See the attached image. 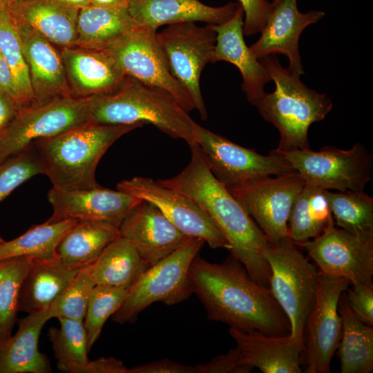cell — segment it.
<instances>
[{
	"label": "cell",
	"mask_w": 373,
	"mask_h": 373,
	"mask_svg": "<svg viewBox=\"0 0 373 373\" xmlns=\"http://www.w3.org/2000/svg\"><path fill=\"white\" fill-rule=\"evenodd\" d=\"M189 279L209 321L267 336L290 334L289 318L270 288L256 282L231 254L218 264L205 260L198 254L190 266Z\"/></svg>",
	"instance_id": "obj_1"
},
{
	"label": "cell",
	"mask_w": 373,
	"mask_h": 373,
	"mask_svg": "<svg viewBox=\"0 0 373 373\" xmlns=\"http://www.w3.org/2000/svg\"><path fill=\"white\" fill-rule=\"evenodd\" d=\"M178 175L157 181L192 200L211 219L237 258L258 283L269 287L271 270L263 252L268 240L243 205L210 171L197 144Z\"/></svg>",
	"instance_id": "obj_2"
},
{
	"label": "cell",
	"mask_w": 373,
	"mask_h": 373,
	"mask_svg": "<svg viewBox=\"0 0 373 373\" xmlns=\"http://www.w3.org/2000/svg\"><path fill=\"white\" fill-rule=\"evenodd\" d=\"M142 126L88 122L30 144L53 187L90 189L100 186L95 172L107 150L122 136Z\"/></svg>",
	"instance_id": "obj_3"
},
{
	"label": "cell",
	"mask_w": 373,
	"mask_h": 373,
	"mask_svg": "<svg viewBox=\"0 0 373 373\" xmlns=\"http://www.w3.org/2000/svg\"><path fill=\"white\" fill-rule=\"evenodd\" d=\"M90 122L99 124H151L189 146L197 144V123L170 94L126 76L115 91L88 97Z\"/></svg>",
	"instance_id": "obj_4"
},
{
	"label": "cell",
	"mask_w": 373,
	"mask_h": 373,
	"mask_svg": "<svg viewBox=\"0 0 373 373\" xmlns=\"http://www.w3.org/2000/svg\"><path fill=\"white\" fill-rule=\"evenodd\" d=\"M267 68L275 90L265 93L255 106L260 115L279 131L276 151L310 149L308 130L331 111L332 102L303 84L297 73L281 66L276 55L259 59Z\"/></svg>",
	"instance_id": "obj_5"
},
{
	"label": "cell",
	"mask_w": 373,
	"mask_h": 373,
	"mask_svg": "<svg viewBox=\"0 0 373 373\" xmlns=\"http://www.w3.org/2000/svg\"><path fill=\"white\" fill-rule=\"evenodd\" d=\"M204 243L200 238H188L175 251L149 267L128 290L112 320L119 324L133 323L153 303L173 305L188 299L193 294L190 266Z\"/></svg>",
	"instance_id": "obj_6"
},
{
	"label": "cell",
	"mask_w": 373,
	"mask_h": 373,
	"mask_svg": "<svg viewBox=\"0 0 373 373\" xmlns=\"http://www.w3.org/2000/svg\"><path fill=\"white\" fill-rule=\"evenodd\" d=\"M271 270L269 288L291 325L290 334L304 336L316 300L319 271L288 238L263 252Z\"/></svg>",
	"instance_id": "obj_7"
},
{
	"label": "cell",
	"mask_w": 373,
	"mask_h": 373,
	"mask_svg": "<svg viewBox=\"0 0 373 373\" xmlns=\"http://www.w3.org/2000/svg\"><path fill=\"white\" fill-rule=\"evenodd\" d=\"M88 122H91L88 97H64L21 108L0 132V163L35 140L54 136Z\"/></svg>",
	"instance_id": "obj_8"
},
{
	"label": "cell",
	"mask_w": 373,
	"mask_h": 373,
	"mask_svg": "<svg viewBox=\"0 0 373 373\" xmlns=\"http://www.w3.org/2000/svg\"><path fill=\"white\" fill-rule=\"evenodd\" d=\"M280 153L307 184L323 189L363 191L371 180L372 156L361 143L348 150L326 146L318 151L297 149Z\"/></svg>",
	"instance_id": "obj_9"
},
{
	"label": "cell",
	"mask_w": 373,
	"mask_h": 373,
	"mask_svg": "<svg viewBox=\"0 0 373 373\" xmlns=\"http://www.w3.org/2000/svg\"><path fill=\"white\" fill-rule=\"evenodd\" d=\"M296 172L265 176L226 186L243 205L271 245L289 238L288 218L293 204L305 185Z\"/></svg>",
	"instance_id": "obj_10"
},
{
	"label": "cell",
	"mask_w": 373,
	"mask_h": 373,
	"mask_svg": "<svg viewBox=\"0 0 373 373\" xmlns=\"http://www.w3.org/2000/svg\"><path fill=\"white\" fill-rule=\"evenodd\" d=\"M156 36L171 74L188 90L195 109L205 120L207 113L200 79L205 66L211 63L216 31L210 24L200 27L186 22L168 25Z\"/></svg>",
	"instance_id": "obj_11"
},
{
	"label": "cell",
	"mask_w": 373,
	"mask_h": 373,
	"mask_svg": "<svg viewBox=\"0 0 373 373\" xmlns=\"http://www.w3.org/2000/svg\"><path fill=\"white\" fill-rule=\"evenodd\" d=\"M194 133L210 171L225 186L296 171L276 149L262 155L198 124Z\"/></svg>",
	"instance_id": "obj_12"
},
{
	"label": "cell",
	"mask_w": 373,
	"mask_h": 373,
	"mask_svg": "<svg viewBox=\"0 0 373 373\" xmlns=\"http://www.w3.org/2000/svg\"><path fill=\"white\" fill-rule=\"evenodd\" d=\"M156 33L157 30L136 26L105 50L125 75L168 93L189 112L195 109L192 98L171 74Z\"/></svg>",
	"instance_id": "obj_13"
},
{
	"label": "cell",
	"mask_w": 373,
	"mask_h": 373,
	"mask_svg": "<svg viewBox=\"0 0 373 373\" xmlns=\"http://www.w3.org/2000/svg\"><path fill=\"white\" fill-rule=\"evenodd\" d=\"M350 284L345 278L319 274L316 300L304 329L306 340L301 358L304 357L305 373L330 372L342 330L338 303Z\"/></svg>",
	"instance_id": "obj_14"
},
{
	"label": "cell",
	"mask_w": 373,
	"mask_h": 373,
	"mask_svg": "<svg viewBox=\"0 0 373 373\" xmlns=\"http://www.w3.org/2000/svg\"><path fill=\"white\" fill-rule=\"evenodd\" d=\"M117 189L155 206L187 237L200 238L212 249L229 250L228 242L211 219L183 193L139 176L119 182Z\"/></svg>",
	"instance_id": "obj_15"
},
{
	"label": "cell",
	"mask_w": 373,
	"mask_h": 373,
	"mask_svg": "<svg viewBox=\"0 0 373 373\" xmlns=\"http://www.w3.org/2000/svg\"><path fill=\"white\" fill-rule=\"evenodd\" d=\"M298 245L321 274L345 278L352 285L373 286V240H362L334 223L316 238Z\"/></svg>",
	"instance_id": "obj_16"
},
{
	"label": "cell",
	"mask_w": 373,
	"mask_h": 373,
	"mask_svg": "<svg viewBox=\"0 0 373 373\" xmlns=\"http://www.w3.org/2000/svg\"><path fill=\"white\" fill-rule=\"evenodd\" d=\"M48 200L52 213L47 220H94L116 223L122 222L142 200L124 192L104 188L64 190L55 187L48 191Z\"/></svg>",
	"instance_id": "obj_17"
},
{
	"label": "cell",
	"mask_w": 373,
	"mask_h": 373,
	"mask_svg": "<svg viewBox=\"0 0 373 373\" xmlns=\"http://www.w3.org/2000/svg\"><path fill=\"white\" fill-rule=\"evenodd\" d=\"M265 25L259 39L249 46L258 59L281 54L289 59V69L299 75L304 74L299 54V38L305 28L325 16L321 10L300 12L297 0H273Z\"/></svg>",
	"instance_id": "obj_18"
},
{
	"label": "cell",
	"mask_w": 373,
	"mask_h": 373,
	"mask_svg": "<svg viewBox=\"0 0 373 373\" xmlns=\"http://www.w3.org/2000/svg\"><path fill=\"white\" fill-rule=\"evenodd\" d=\"M119 236L134 247L149 267L175 251L189 238L155 206L144 200L122 222Z\"/></svg>",
	"instance_id": "obj_19"
},
{
	"label": "cell",
	"mask_w": 373,
	"mask_h": 373,
	"mask_svg": "<svg viewBox=\"0 0 373 373\" xmlns=\"http://www.w3.org/2000/svg\"><path fill=\"white\" fill-rule=\"evenodd\" d=\"M16 26L28 68L35 104L73 97L61 51L56 45L30 28Z\"/></svg>",
	"instance_id": "obj_20"
},
{
	"label": "cell",
	"mask_w": 373,
	"mask_h": 373,
	"mask_svg": "<svg viewBox=\"0 0 373 373\" xmlns=\"http://www.w3.org/2000/svg\"><path fill=\"white\" fill-rule=\"evenodd\" d=\"M61 54L68 83L75 97L111 93L120 87L126 78L106 50L73 46L61 48Z\"/></svg>",
	"instance_id": "obj_21"
},
{
	"label": "cell",
	"mask_w": 373,
	"mask_h": 373,
	"mask_svg": "<svg viewBox=\"0 0 373 373\" xmlns=\"http://www.w3.org/2000/svg\"><path fill=\"white\" fill-rule=\"evenodd\" d=\"M240 362L264 373H301L303 336H267L231 328Z\"/></svg>",
	"instance_id": "obj_22"
},
{
	"label": "cell",
	"mask_w": 373,
	"mask_h": 373,
	"mask_svg": "<svg viewBox=\"0 0 373 373\" xmlns=\"http://www.w3.org/2000/svg\"><path fill=\"white\" fill-rule=\"evenodd\" d=\"M243 19L240 8L226 22L211 25L216 32V43L211 64L224 61L236 66L242 78L241 88L247 100L256 106L265 93V86L271 80L265 66L245 44Z\"/></svg>",
	"instance_id": "obj_23"
},
{
	"label": "cell",
	"mask_w": 373,
	"mask_h": 373,
	"mask_svg": "<svg viewBox=\"0 0 373 373\" xmlns=\"http://www.w3.org/2000/svg\"><path fill=\"white\" fill-rule=\"evenodd\" d=\"M242 8L238 2L213 7L199 0H129V14L136 26L157 30L164 25L186 22L223 23Z\"/></svg>",
	"instance_id": "obj_24"
},
{
	"label": "cell",
	"mask_w": 373,
	"mask_h": 373,
	"mask_svg": "<svg viewBox=\"0 0 373 373\" xmlns=\"http://www.w3.org/2000/svg\"><path fill=\"white\" fill-rule=\"evenodd\" d=\"M8 11L17 25L30 28L56 46H75L79 10L57 0H14Z\"/></svg>",
	"instance_id": "obj_25"
},
{
	"label": "cell",
	"mask_w": 373,
	"mask_h": 373,
	"mask_svg": "<svg viewBox=\"0 0 373 373\" xmlns=\"http://www.w3.org/2000/svg\"><path fill=\"white\" fill-rule=\"evenodd\" d=\"M84 267L59 259L32 258L21 284L18 311L32 314L48 310Z\"/></svg>",
	"instance_id": "obj_26"
},
{
	"label": "cell",
	"mask_w": 373,
	"mask_h": 373,
	"mask_svg": "<svg viewBox=\"0 0 373 373\" xmlns=\"http://www.w3.org/2000/svg\"><path fill=\"white\" fill-rule=\"evenodd\" d=\"M49 310L28 314L19 320L16 333L0 343V373H49L48 358L39 352L38 340Z\"/></svg>",
	"instance_id": "obj_27"
},
{
	"label": "cell",
	"mask_w": 373,
	"mask_h": 373,
	"mask_svg": "<svg viewBox=\"0 0 373 373\" xmlns=\"http://www.w3.org/2000/svg\"><path fill=\"white\" fill-rule=\"evenodd\" d=\"M136 26L128 5L89 6L79 10L75 46L97 50L111 47Z\"/></svg>",
	"instance_id": "obj_28"
},
{
	"label": "cell",
	"mask_w": 373,
	"mask_h": 373,
	"mask_svg": "<svg viewBox=\"0 0 373 373\" xmlns=\"http://www.w3.org/2000/svg\"><path fill=\"white\" fill-rule=\"evenodd\" d=\"M149 268L134 247L118 236L88 265L96 285L130 289Z\"/></svg>",
	"instance_id": "obj_29"
},
{
	"label": "cell",
	"mask_w": 373,
	"mask_h": 373,
	"mask_svg": "<svg viewBox=\"0 0 373 373\" xmlns=\"http://www.w3.org/2000/svg\"><path fill=\"white\" fill-rule=\"evenodd\" d=\"M341 336L337 355L341 373H370L373 370V329L357 318L343 291L338 300Z\"/></svg>",
	"instance_id": "obj_30"
},
{
	"label": "cell",
	"mask_w": 373,
	"mask_h": 373,
	"mask_svg": "<svg viewBox=\"0 0 373 373\" xmlns=\"http://www.w3.org/2000/svg\"><path fill=\"white\" fill-rule=\"evenodd\" d=\"M119 225L101 220H79L59 243V259L81 266L91 264L111 242L119 236Z\"/></svg>",
	"instance_id": "obj_31"
},
{
	"label": "cell",
	"mask_w": 373,
	"mask_h": 373,
	"mask_svg": "<svg viewBox=\"0 0 373 373\" xmlns=\"http://www.w3.org/2000/svg\"><path fill=\"white\" fill-rule=\"evenodd\" d=\"M327 190L305 184L288 218V236L296 244L316 238L334 224Z\"/></svg>",
	"instance_id": "obj_32"
},
{
	"label": "cell",
	"mask_w": 373,
	"mask_h": 373,
	"mask_svg": "<svg viewBox=\"0 0 373 373\" xmlns=\"http://www.w3.org/2000/svg\"><path fill=\"white\" fill-rule=\"evenodd\" d=\"M78 220L46 221L34 225L19 237L0 243V261L4 259L29 256L39 260L59 259L57 247L65 234Z\"/></svg>",
	"instance_id": "obj_33"
},
{
	"label": "cell",
	"mask_w": 373,
	"mask_h": 373,
	"mask_svg": "<svg viewBox=\"0 0 373 373\" xmlns=\"http://www.w3.org/2000/svg\"><path fill=\"white\" fill-rule=\"evenodd\" d=\"M334 224L364 240H373V198L363 191L330 192Z\"/></svg>",
	"instance_id": "obj_34"
},
{
	"label": "cell",
	"mask_w": 373,
	"mask_h": 373,
	"mask_svg": "<svg viewBox=\"0 0 373 373\" xmlns=\"http://www.w3.org/2000/svg\"><path fill=\"white\" fill-rule=\"evenodd\" d=\"M0 51L11 70L19 109L35 104L17 26L8 9L0 10Z\"/></svg>",
	"instance_id": "obj_35"
},
{
	"label": "cell",
	"mask_w": 373,
	"mask_h": 373,
	"mask_svg": "<svg viewBox=\"0 0 373 373\" xmlns=\"http://www.w3.org/2000/svg\"><path fill=\"white\" fill-rule=\"evenodd\" d=\"M32 261L18 256L0 261V343L12 336L17 322L18 301L23 280Z\"/></svg>",
	"instance_id": "obj_36"
},
{
	"label": "cell",
	"mask_w": 373,
	"mask_h": 373,
	"mask_svg": "<svg viewBox=\"0 0 373 373\" xmlns=\"http://www.w3.org/2000/svg\"><path fill=\"white\" fill-rule=\"evenodd\" d=\"M128 292L126 289L105 285L93 287L84 319L88 352L99 337L105 322L122 305Z\"/></svg>",
	"instance_id": "obj_37"
},
{
	"label": "cell",
	"mask_w": 373,
	"mask_h": 373,
	"mask_svg": "<svg viewBox=\"0 0 373 373\" xmlns=\"http://www.w3.org/2000/svg\"><path fill=\"white\" fill-rule=\"evenodd\" d=\"M58 320L60 327H51L48 333L57 363L86 362L88 350L84 321L63 318Z\"/></svg>",
	"instance_id": "obj_38"
},
{
	"label": "cell",
	"mask_w": 373,
	"mask_h": 373,
	"mask_svg": "<svg viewBox=\"0 0 373 373\" xmlns=\"http://www.w3.org/2000/svg\"><path fill=\"white\" fill-rule=\"evenodd\" d=\"M88 265L82 267L70 283L53 300L48 309L52 318L84 321L90 293L96 285Z\"/></svg>",
	"instance_id": "obj_39"
},
{
	"label": "cell",
	"mask_w": 373,
	"mask_h": 373,
	"mask_svg": "<svg viewBox=\"0 0 373 373\" xmlns=\"http://www.w3.org/2000/svg\"><path fill=\"white\" fill-rule=\"evenodd\" d=\"M44 174L42 162L32 144L0 163V201L30 178Z\"/></svg>",
	"instance_id": "obj_40"
},
{
	"label": "cell",
	"mask_w": 373,
	"mask_h": 373,
	"mask_svg": "<svg viewBox=\"0 0 373 373\" xmlns=\"http://www.w3.org/2000/svg\"><path fill=\"white\" fill-rule=\"evenodd\" d=\"M348 304L358 320L373 326V286L352 285L345 291Z\"/></svg>",
	"instance_id": "obj_41"
},
{
	"label": "cell",
	"mask_w": 373,
	"mask_h": 373,
	"mask_svg": "<svg viewBox=\"0 0 373 373\" xmlns=\"http://www.w3.org/2000/svg\"><path fill=\"white\" fill-rule=\"evenodd\" d=\"M243 10V33L251 36L260 32L269 12L271 2L267 0H237Z\"/></svg>",
	"instance_id": "obj_42"
},
{
	"label": "cell",
	"mask_w": 373,
	"mask_h": 373,
	"mask_svg": "<svg viewBox=\"0 0 373 373\" xmlns=\"http://www.w3.org/2000/svg\"><path fill=\"white\" fill-rule=\"evenodd\" d=\"M57 368L68 373H128L123 362L113 357H100L83 363H57Z\"/></svg>",
	"instance_id": "obj_43"
},
{
	"label": "cell",
	"mask_w": 373,
	"mask_h": 373,
	"mask_svg": "<svg viewBox=\"0 0 373 373\" xmlns=\"http://www.w3.org/2000/svg\"><path fill=\"white\" fill-rule=\"evenodd\" d=\"M195 367L197 373H249L253 369L240 362L236 348L216 356L207 363Z\"/></svg>",
	"instance_id": "obj_44"
},
{
	"label": "cell",
	"mask_w": 373,
	"mask_h": 373,
	"mask_svg": "<svg viewBox=\"0 0 373 373\" xmlns=\"http://www.w3.org/2000/svg\"><path fill=\"white\" fill-rule=\"evenodd\" d=\"M128 373H197L196 367L162 359L128 369Z\"/></svg>",
	"instance_id": "obj_45"
},
{
	"label": "cell",
	"mask_w": 373,
	"mask_h": 373,
	"mask_svg": "<svg viewBox=\"0 0 373 373\" xmlns=\"http://www.w3.org/2000/svg\"><path fill=\"white\" fill-rule=\"evenodd\" d=\"M0 93L11 98L17 104L16 94L10 68L0 51Z\"/></svg>",
	"instance_id": "obj_46"
},
{
	"label": "cell",
	"mask_w": 373,
	"mask_h": 373,
	"mask_svg": "<svg viewBox=\"0 0 373 373\" xmlns=\"http://www.w3.org/2000/svg\"><path fill=\"white\" fill-rule=\"evenodd\" d=\"M18 110L11 98L0 93V132L12 121Z\"/></svg>",
	"instance_id": "obj_47"
},
{
	"label": "cell",
	"mask_w": 373,
	"mask_h": 373,
	"mask_svg": "<svg viewBox=\"0 0 373 373\" xmlns=\"http://www.w3.org/2000/svg\"><path fill=\"white\" fill-rule=\"evenodd\" d=\"M92 6L114 7L128 5L129 0H90Z\"/></svg>",
	"instance_id": "obj_48"
},
{
	"label": "cell",
	"mask_w": 373,
	"mask_h": 373,
	"mask_svg": "<svg viewBox=\"0 0 373 373\" xmlns=\"http://www.w3.org/2000/svg\"><path fill=\"white\" fill-rule=\"evenodd\" d=\"M64 6L76 9L81 10L91 6L90 0H57Z\"/></svg>",
	"instance_id": "obj_49"
},
{
	"label": "cell",
	"mask_w": 373,
	"mask_h": 373,
	"mask_svg": "<svg viewBox=\"0 0 373 373\" xmlns=\"http://www.w3.org/2000/svg\"><path fill=\"white\" fill-rule=\"evenodd\" d=\"M14 0H0V10L8 9V6Z\"/></svg>",
	"instance_id": "obj_50"
},
{
	"label": "cell",
	"mask_w": 373,
	"mask_h": 373,
	"mask_svg": "<svg viewBox=\"0 0 373 373\" xmlns=\"http://www.w3.org/2000/svg\"><path fill=\"white\" fill-rule=\"evenodd\" d=\"M4 240L0 237V243L3 242Z\"/></svg>",
	"instance_id": "obj_51"
}]
</instances>
